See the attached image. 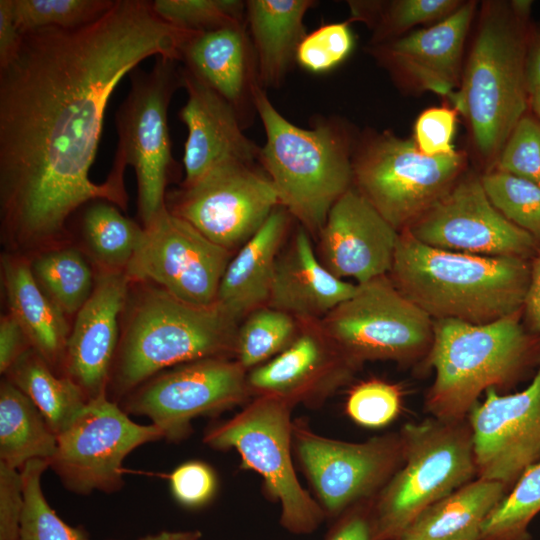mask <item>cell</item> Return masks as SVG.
Here are the masks:
<instances>
[{"label":"cell","mask_w":540,"mask_h":540,"mask_svg":"<svg viewBox=\"0 0 540 540\" xmlns=\"http://www.w3.org/2000/svg\"><path fill=\"white\" fill-rule=\"evenodd\" d=\"M194 34L165 22L147 0H115L81 27L22 33L17 55L0 68V207L8 240L51 242L91 201L127 208L124 185L89 176L107 104L145 59L179 62Z\"/></svg>","instance_id":"obj_1"},{"label":"cell","mask_w":540,"mask_h":540,"mask_svg":"<svg viewBox=\"0 0 540 540\" xmlns=\"http://www.w3.org/2000/svg\"><path fill=\"white\" fill-rule=\"evenodd\" d=\"M530 271V260L442 250L404 229L388 276L433 320L482 325L522 310Z\"/></svg>","instance_id":"obj_2"},{"label":"cell","mask_w":540,"mask_h":540,"mask_svg":"<svg viewBox=\"0 0 540 540\" xmlns=\"http://www.w3.org/2000/svg\"><path fill=\"white\" fill-rule=\"evenodd\" d=\"M425 365L435 371L425 396L432 417L465 420L483 392L514 387L540 367V334L523 323L522 310L475 325L434 320Z\"/></svg>","instance_id":"obj_3"},{"label":"cell","mask_w":540,"mask_h":540,"mask_svg":"<svg viewBox=\"0 0 540 540\" xmlns=\"http://www.w3.org/2000/svg\"><path fill=\"white\" fill-rule=\"evenodd\" d=\"M532 3L484 4L460 86L449 99L468 120L474 144L486 160H497L529 109L524 65Z\"/></svg>","instance_id":"obj_4"},{"label":"cell","mask_w":540,"mask_h":540,"mask_svg":"<svg viewBox=\"0 0 540 540\" xmlns=\"http://www.w3.org/2000/svg\"><path fill=\"white\" fill-rule=\"evenodd\" d=\"M253 102L266 135L259 163L280 206L308 233L318 234L335 202L353 186V154L346 126L318 117L311 128L286 119L257 85Z\"/></svg>","instance_id":"obj_5"},{"label":"cell","mask_w":540,"mask_h":540,"mask_svg":"<svg viewBox=\"0 0 540 540\" xmlns=\"http://www.w3.org/2000/svg\"><path fill=\"white\" fill-rule=\"evenodd\" d=\"M238 322L217 303L197 306L161 288L146 290L121 342L114 373L117 392L137 388L171 366L235 353Z\"/></svg>","instance_id":"obj_6"},{"label":"cell","mask_w":540,"mask_h":540,"mask_svg":"<svg viewBox=\"0 0 540 540\" xmlns=\"http://www.w3.org/2000/svg\"><path fill=\"white\" fill-rule=\"evenodd\" d=\"M402 463L372 498L375 540H397L428 507L477 477L467 419L434 417L399 431Z\"/></svg>","instance_id":"obj_7"},{"label":"cell","mask_w":540,"mask_h":540,"mask_svg":"<svg viewBox=\"0 0 540 540\" xmlns=\"http://www.w3.org/2000/svg\"><path fill=\"white\" fill-rule=\"evenodd\" d=\"M178 61L156 57L149 71L129 73L130 90L115 113L118 142L108 178L124 184V171L136 173L138 213L146 226L164 208L166 186L177 162L168 129V108L182 87Z\"/></svg>","instance_id":"obj_8"},{"label":"cell","mask_w":540,"mask_h":540,"mask_svg":"<svg viewBox=\"0 0 540 540\" xmlns=\"http://www.w3.org/2000/svg\"><path fill=\"white\" fill-rule=\"evenodd\" d=\"M352 165L353 187L401 232L460 179L465 155L455 150L429 156L413 139L383 132L360 142Z\"/></svg>","instance_id":"obj_9"},{"label":"cell","mask_w":540,"mask_h":540,"mask_svg":"<svg viewBox=\"0 0 540 540\" xmlns=\"http://www.w3.org/2000/svg\"><path fill=\"white\" fill-rule=\"evenodd\" d=\"M291 407L280 398L258 396L233 418L208 429L204 442L237 450L243 467L258 472L268 494L280 503L282 526L294 534H310L326 513L302 488L293 468Z\"/></svg>","instance_id":"obj_10"},{"label":"cell","mask_w":540,"mask_h":540,"mask_svg":"<svg viewBox=\"0 0 540 540\" xmlns=\"http://www.w3.org/2000/svg\"><path fill=\"white\" fill-rule=\"evenodd\" d=\"M320 323L357 367L365 361L425 359L434 336V320L404 296L388 275L357 284L355 293Z\"/></svg>","instance_id":"obj_11"},{"label":"cell","mask_w":540,"mask_h":540,"mask_svg":"<svg viewBox=\"0 0 540 540\" xmlns=\"http://www.w3.org/2000/svg\"><path fill=\"white\" fill-rule=\"evenodd\" d=\"M160 439L163 436L156 426L133 422L105 392L89 399L57 435L49 467L75 493L114 492L124 483L122 463L126 456Z\"/></svg>","instance_id":"obj_12"},{"label":"cell","mask_w":540,"mask_h":540,"mask_svg":"<svg viewBox=\"0 0 540 540\" xmlns=\"http://www.w3.org/2000/svg\"><path fill=\"white\" fill-rule=\"evenodd\" d=\"M167 209L215 244L241 247L280 206L269 177L256 163L219 166L165 198Z\"/></svg>","instance_id":"obj_13"},{"label":"cell","mask_w":540,"mask_h":540,"mask_svg":"<svg viewBox=\"0 0 540 540\" xmlns=\"http://www.w3.org/2000/svg\"><path fill=\"white\" fill-rule=\"evenodd\" d=\"M143 236L128 263V278L157 283L186 303H216L231 251L215 244L167 207L143 227Z\"/></svg>","instance_id":"obj_14"},{"label":"cell","mask_w":540,"mask_h":540,"mask_svg":"<svg viewBox=\"0 0 540 540\" xmlns=\"http://www.w3.org/2000/svg\"><path fill=\"white\" fill-rule=\"evenodd\" d=\"M246 369L227 357L201 359L150 378L131 393L128 414L148 417L163 438L177 441L191 431V421L242 403L249 395Z\"/></svg>","instance_id":"obj_15"},{"label":"cell","mask_w":540,"mask_h":540,"mask_svg":"<svg viewBox=\"0 0 540 540\" xmlns=\"http://www.w3.org/2000/svg\"><path fill=\"white\" fill-rule=\"evenodd\" d=\"M419 242L442 250L532 261L540 243L490 202L481 179L460 178L409 227Z\"/></svg>","instance_id":"obj_16"},{"label":"cell","mask_w":540,"mask_h":540,"mask_svg":"<svg viewBox=\"0 0 540 540\" xmlns=\"http://www.w3.org/2000/svg\"><path fill=\"white\" fill-rule=\"evenodd\" d=\"M293 435L298 457L330 517L375 497L402 463L399 432L351 443L296 424Z\"/></svg>","instance_id":"obj_17"},{"label":"cell","mask_w":540,"mask_h":540,"mask_svg":"<svg viewBox=\"0 0 540 540\" xmlns=\"http://www.w3.org/2000/svg\"><path fill=\"white\" fill-rule=\"evenodd\" d=\"M466 419L477 477L510 489L527 468L540 461V367L522 391L501 395L488 389Z\"/></svg>","instance_id":"obj_18"},{"label":"cell","mask_w":540,"mask_h":540,"mask_svg":"<svg viewBox=\"0 0 540 540\" xmlns=\"http://www.w3.org/2000/svg\"><path fill=\"white\" fill-rule=\"evenodd\" d=\"M400 232L353 186L330 209L319 233L322 264L363 284L388 275Z\"/></svg>","instance_id":"obj_19"},{"label":"cell","mask_w":540,"mask_h":540,"mask_svg":"<svg viewBox=\"0 0 540 540\" xmlns=\"http://www.w3.org/2000/svg\"><path fill=\"white\" fill-rule=\"evenodd\" d=\"M356 368L326 334L320 320H299L293 341L254 368L247 382L250 392L277 397L293 406L328 396L344 385Z\"/></svg>","instance_id":"obj_20"},{"label":"cell","mask_w":540,"mask_h":540,"mask_svg":"<svg viewBox=\"0 0 540 540\" xmlns=\"http://www.w3.org/2000/svg\"><path fill=\"white\" fill-rule=\"evenodd\" d=\"M476 6L475 1L463 2L445 19L372 45V52L401 83L450 99L461 83L464 44Z\"/></svg>","instance_id":"obj_21"},{"label":"cell","mask_w":540,"mask_h":540,"mask_svg":"<svg viewBox=\"0 0 540 540\" xmlns=\"http://www.w3.org/2000/svg\"><path fill=\"white\" fill-rule=\"evenodd\" d=\"M180 72L187 101L178 116L188 132L181 187L196 183L222 165L259 162L261 147L244 134L234 108L185 68L180 67Z\"/></svg>","instance_id":"obj_22"},{"label":"cell","mask_w":540,"mask_h":540,"mask_svg":"<svg viewBox=\"0 0 540 540\" xmlns=\"http://www.w3.org/2000/svg\"><path fill=\"white\" fill-rule=\"evenodd\" d=\"M129 281L125 271L102 273L70 331L63 364L88 399L106 392Z\"/></svg>","instance_id":"obj_23"},{"label":"cell","mask_w":540,"mask_h":540,"mask_svg":"<svg viewBox=\"0 0 540 540\" xmlns=\"http://www.w3.org/2000/svg\"><path fill=\"white\" fill-rule=\"evenodd\" d=\"M179 62L229 103L245 127L255 111L253 92L259 85L246 22L195 33L183 45Z\"/></svg>","instance_id":"obj_24"},{"label":"cell","mask_w":540,"mask_h":540,"mask_svg":"<svg viewBox=\"0 0 540 540\" xmlns=\"http://www.w3.org/2000/svg\"><path fill=\"white\" fill-rule=\"evenodd\" d=\"M356 289L322 264L308 231L299 227L278 256L267 306L299 320H321Z\"/></svg>","instance_id":"obj_25"},{"label":"cell","mask_w":540,"mask_h":540,"mask_svg":"<svg viewBox=\"0 0 540 540\" xmlns=\"http://www.w3.org/2000/svg\"><path fill=\"white\" fill-rule=\"evenodd\" d=\"M290 217L283 207L278 206L229 261L216 303L238 321L267 306Z\"/></svg>","instance_id":"obj_26"},{"label":"cell","mask_w":540,"mask_h":540,"mask_svg":"<svg viewBox=\"0 0 540 540\" xmlns=\"http://www.w3.org/2000/svg\"><path fill=\"white\" fill-rule=\"evenodd\" d=\"M245 22L254 49L259 85L282 84L307 34L304 17L313 0H248Z\"/></svg>","instance_id":"obj_27"},{"label":"cell","mask_w":540,"mask_h":540,"mask_svg":"<svg viewBox=\"0 0 540 540\" xmlns=\"http://www.w3.org/2000/svg\"><path fill=\"white\" fill-rule=\"evenodd\" d=\"M11 314L25 331L31 347L50 365L63 363L70 331L65 314L48 298L24 260L2 261Z\"/></svg>","instance_id":"obj_28"},{"label":"cell","mask_w":540,"mask_h":540,"mask_svg":"<svg viewBox=\"0 0 540 540\" xmlns=\"http://www.w3.org/2000/svg\"><path fill=\"white\" fill-rule=\"evenodd\" d=\"M509 490L476 477L424 510L399 539L479 540L486 519Z\"/></svg>","instance_id":"obj_29"},{"label":"cell","mask_w":540,"mask_h":540,"mask_svg":"<svg viewBox=\"0 0 540 540\" xmlns=\"http://www.w3.org/2000/svg\"><path fill=\"white\" fill-rule=\"evenodd\" d=\"M57 436L34 403L8 379L0 386V461L20 470L35 459L49 461Z\"/></svg>","instance_id":"obj_30"},{"label":"cell","mask_w":540,"mask_h":540,"mask_svg":"<svg viewBox=\"0 0 540 540\" xmlns=\"http://www.w3.org/2000/svg\"><path fill=\"white\" fill-rule=\"evenodd\" d=\"M33 348L7 371V379L37 407L56 436L88 402L81 387L68 376L58 377Z\"/></svg>","instance_id":"obj_31"},{"label":"cell","mask_w":540,"mask_h":540,"mask_svg":"<svg viewBox=\"0 0 540 540\" xmlns=\"http://www.w3.org/2000/svg\"><path fill=\"white\" fill-rule=\"evenodd\" d=\"M459 0L349 1L351 18L373 30L372 45L401 37L419 24L441 21L457 10Z\"/></svg>","instance_id":"obj_32"},{"label":"cell","mask_w":540,"mask_h":540,"mask_svg":"<svg viewBox=\"0 0 540 540\" xmlns=\"http://www.w3.org/2000/svg\"><path fill=\"white\" fill-rule=\"evenodd\" d=\"M115 204L95 200L82 217L84 238L99 263L108 270L127 267L143 236L144 228L125 217Z\"/></svg>","instance_id":"obj_33"},{"label":"cell","mask_w":540,"mask_h":540,"mask_svg":"<svg viewBox=\"0 0 540 540\" xmlns=\"http://www.w3.org/2000/svg\"><path fill=\"white\" fill-rule=\"evenodd\" d=\"M30 268L43 292L65 315L77 313L94 289L91 270L75 249L46 252Z\"/></svg>","instance_id":"obj_34"},{"label":"cell","mask_w":540,"mask_h":540,"mask_svg":"<svg viewBox=\"0 0 540 540\" xmlns=\"http://www.w3.org/2000/svg\"><path fill=\"white\" fill-rule=\"evenodd\" d=\"M540 512V461L527 468L486 519L479 540H531Z\"/></svg>","instance_id":"obj_35"},{"label":"cell","mask_w":540,"mask_h":540,"mask_svg":"<svg viewBox=\"0 0 540 540\" xmlns=\"http://www.w3.org/2000/svg\"><path fill=\"white\" fill-rule=\"evenodd\" d=\"M299 320L292 315L261 307L246 317L238 328L235 354L245 368L258 365L283 351L295 338Z\"/></svg>","instance_id":"obj_36"},{"label":"cell","mask_w":540,"mask_h":540,"mask_svg":"<svg viewBox=\"0 0 540 540\" xmlns=\"http://www.w3.org/2000/svg\"><path fill=\"white\" fill-rule=\"evenodd\" d=\"M47 467V460L35 459L21 469L24 511L18 540H89L85 529L65 523L47 502L41 488Z\"/></svg>","instance_id":"obj_37"},{"label":"cell","mask_w":540,"mask_h":540,"mask_svg":"<svg viewBox=\"0 0 540 540\" xmlns=\"http://www.w3.org/2000/svg\"><path fill=\"white\" fill-rule=\"evenodd\" d=\"M115 0H9L14 21L21 33L58 27L77 28L105 14Z\"/></svg>","instance_id":"obj_38"},{"label":"cell","mask_w":540,"mask_h":540,"mask_svg":"<svg viewBox=\"0 0 540 540\" xmlns=\"http://www.w3.org/2000/svg\"><path fill=\"white\" fill-rule=\"evenodd\" d=\"M481 182L492 205L540 243V186L496 169Z\"/></svg>","instance_id":"obj_39"},{"label":"cell","mask_w":540,"mask_h":540,"mask_svg":"<svg viewBox=\"0 0 540 540\" xmlns=\"http://www.w3.org/2000/svg\"><path fill=\"white\" fill-rule=\"evenodd\" d=\"M156 14L165 22L191 32H207L245 23L241 0H155Z\"/></svg>","instance_id":"obj_40"},{"label":"cell","mask_w":540,"mask_h":540,"mask_svg":"<svg viewBox=\"0 0 540 540\" xmlns=\"http://www.w3.org/2000/svg\"><path fill=\"white\" fill-rule=\"evenodd\" d=\"M353 46L354 37L348 22L326 23L304 36L295 61L309 72H328L350 55Z\"/></svg>","instance_id":"obj_41"},{"label":"cell","mask_w":540,"mask_h":540,"mask_svg":"<svg viewBox=\"0 0 540 540\" xmlns=\"http://www.w3.org/2000/svg\"><path fill=\"white\" fill-rule=\"evenodd\" d=\"M400 388L382 380L372 379L356 385L346 401V412L357 424L379 428L391 423L400 413Z\"/></svg>","instance_id":"obj_42"},{"label":"cell","mask_w":540,"mask_h":540,"mask_svg":"<svg viewBox=\"0 0 540 540\" xmlns=\"http://www.w3.org/2000/svg\"><path fill=\"white\" fill-rule=\"evenodd\" d=\"M496 170L540 186V120L528 112L510 133L496 160Z\"/></svg>","instance_id":"obj_43"},{"label":"cell","mask_w":540,"mask_h":540,"mask_svg":"<svg viewBox=\"0 0 540 540\" xmlns=\"http://www.w3.org/2000/svg\"><path fill=\"white\" fill-rule=\"evenodd\" d=\"M458 111L455 108L434 107L422 112L415 123V143L429 156L455 151L452 139Z\"/></svg>","instance_id":"obj_44"},{"label":"cell","mask_w":540,"mask_h":540,"mask_svg":"<svg viewBox=\"0 0 540 540\" xmlns=\"http://www.w3.org/2000/svg\"><path fill=\"white\" fill-rule=\"evenodd\" d=\"M174 497L183 505L197 507L213 496L216 479L211 468L201 462H186L169 475Z\"/></svg>","instance_id":"obj_45"},{"label":"cell","mask_w":540,"mask_h":540,"mask_svg":"<svg viewBox=\"0 0 540 540\" xmlns=\"http://www.w3.org/2000/svg\"><path fill=\"white\" fill-rule=\"evenodd\" d=\"M24 511L22 472L0 461V540H18Z\"/></svg>","instance_id":"obj_46"},{"label":"cell","mask_w":540,"mask_h":540,"mask_svg":"<svg viewBox=\"0 0 540 540\" xmlns=\"http://www.w3.org/2000/svg\"><path fill=\"white\" fill-rule=\"evenodd\" d=\"M338 517L325 540H375L372 499L351 506Z\"/></svg>","instance_id":"obj_47"},{"label":"cell","mask_w":540,"mask_h":540,"mask_svg":"<svg viewBox=\"0 0 540 540\" xmlns=\"http://www.w3.org/2000/svg\"><path fill=\"white\" fill-rule=\"evenodd\" d=\"M31 347L17 319L10 313L0 321V371L6 374L12 365Z\"/></svg>","instance_id":"obj_48"},{"label":"cell","mask_w":540,"mask_h":540,"mask_svg":"<svg viewBox=\"0 0 540 540\" xmlns=\"http://www.w3.org/2000/svg\"><path fill=\"white\" fill-rule=\"evenodd\" d=\"M21 41L22 33L14 21L9 0H0V68L15 58Z\"/></svg>","instance_id":"obj_49"},{"label":"cell","mask_w":540,"mask_h":540,"mask_svg":"<svg viewBox=\"0 0 540 540\" xmlns=\"http://www.w3.org/2000/svg\"><path fill=\"white\" fill-rule=\"evenodd\" d=\"M524 325L540 334V251L531 261L530 279L522 307Z\"/></svg>","instance_id":"obj_50"},{"label":"cell","mask_w":540,"mask_h":540,"mask_svg":"<svg viewBox=\"0 0 540 540\" xmlns=\"http://www.w3.org/2000/svg\"><path fill=\"white\" fill-rule=\"evenodd\" d=\"M524 73L529 95L540 90V26L531 25L526 48Z\"/></svg>","instance_id":"obj_51"},{"label":"cell","mask_w":540,"mask_h":540,"mask_svg":"<svg viewBox=\"0 0 540 540\" xmlns=\"http://www.w3.org/2000/svg\"><path fill=\"white\" fill-rule=\"evenodd\" d=\"M201 532L198 530L192 531H162L154 535L145 536L139 540H199Z\"/></svg>","instance_id":"obj_52"},{"label":"cell","mask_w":540,"mask_h":540,"mask_svg":"<svg viewBox=\"0 0 540 540\" xmlns=\"http://www.w3.org/2000/svg\"><path fill=\"white\" fill-rule=\"evenodd\" d=\"M529 108L532 110L534 116L540 120V90L529 95Z\"/></svg>","instance_id":"obj_53"},{"label":"cell","mask_w":540,"mask_h":540,"mask_svg":"<svg viewBox=\"0 0 540 540\" xmlns=\"http://www.w3.org/2000/svg\"><path fill=\"white\" fill-rule=\"evenodd\" d=\"M397 540H400V539H397Z\"/></svg>","instance_id":"obj_54"}]
</instances>
